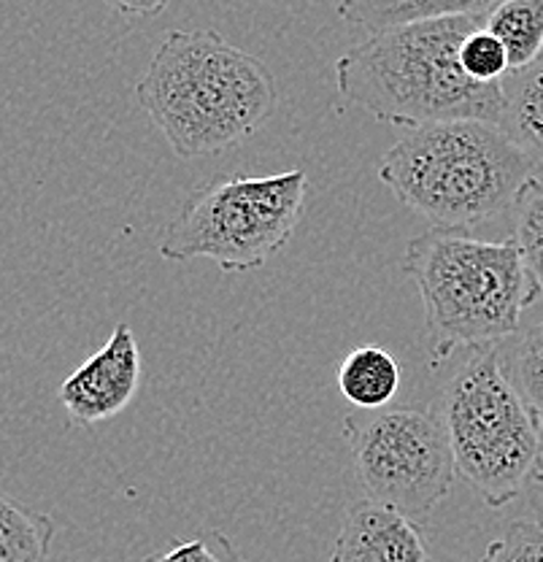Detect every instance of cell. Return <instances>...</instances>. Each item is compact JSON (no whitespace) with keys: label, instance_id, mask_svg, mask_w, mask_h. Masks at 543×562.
I'll return each mask as SVG.
<instances>
[{"label":"cell","instance_id":"7c38bea8","mask_svg":"<svg viewBox=\"0 0 543 562\" xmlns=\"http://www.w3.org/2000/svg\"><path fill=\"white\" fill-rule=\"evenodd\" d=\"M500 127L530 157L543 184V55L533 66L511 70L504 79Z\"/></svg>","mask_w":543,"mask_h":562},{"label":"cell","instance_id":"4fadbf2b","mask_svg":"<svg viewBox=\"0 0 543 562\" xmlns=\"http://www.w3.org/2000/svg\"><path fill=\"white\" fill-rule=\"evenodd\" d=\"M484 27L506 46L508 66L522 70L543 55V0H500Z\"/></svg>","mask_w":543,"mask_h":562},{"label":"cell","instance_id":"2e32d148","mask_svg":"<svg viewBox=\"0 0 543 562\" xmlns=\"http://www.w3.org/2000/svg\"><path fill=\"white\" fill-rule=\"evenodd\" d=\"M460 63H463L465 74L478 85H504L506 76L511 74L506 46L484 27V22L465 38L463 49H460Z\"/></svg>","mask_w":543,"mask_h":562},{"label":"cell","instance_id":"ac0fdd59","mask_svg":"<svg viewBox=\"0 0 543 562\" xmlns=\"http://www.w3.org/2000/svg\"><path fill=\"white\" fill-rule=\"evenodd\" d=\"M478 562H543V517L508 525Z\"/></svg>","mask_w":543,"mask_h":562},{"label":"cell","instance_id":"52a82bcc","mask_svg":"<svg viewBox=\"0 0 543 562\" xmlns=\"http://www.w3.org/2000/svg\"><path fill=\"white\" fill-rule=\"evenodd\" d=\"M354 473L371 501L425 522L452 492L457 465L438 412L387 406L343 419Z\"/></svg>","mask_w":543,"mask_h":562},{"label":"cell","instance_id":"3957f363","mask_svg":"<svg viewBox=\"0 0 543 562\" xmlns=\"http://www.w3.org/2000/svg\"><path fill=\"white\" fill-rule=\"evenodd\" d=\"M378 179L441 231H471L517 214L541 179L500 125L478 120L417 127L389 146Z\"/></svg>","mask_w":543,"mask_h":562},{"label":"cell","instance_id":"30bf717a","mask_svg":"<svg viewBox=\"0 0 543 562\" xmlns=\"http://www.w3.org/2000/svg\"><path fill=\"white\" fill-rule=\"evenodd\" d=\"M498 3L500 0H343L338 14L367 35H378L449 16H487Z\"/></svg>","mask_w":543,"mask_h":562},{"label":"cell","instance_id":"ba28073f","mask_svg":"<svg viewBox=\"0 0 543 562\" xmlns=\"http://www.w3.org/2000/svg\"><path fill=\"white\" fill-rule=\"evenodd\" d=\"M142 376L144 366L136 333L120 322L109 341L60 384L57 401L73 425H101L120 417L131 406L142 386Z\"/></svg>","mask_w":543,"mask_h":562},{"label":"cell","instance_id":"277c9868","mask_svg":"<svg viewBox=\"0 0 543 562\" xmlns=\"http://www.w3.org/2000/svg\"><path fill=\"white\" fill-rule=\"evenodd\" d=\"M403 273L422 297L435 366L457 349L500 347L519 336L524 312L543 295L513 238L484 241L468 231L419 233L403 251Z\"/></svg>","mask_w":543,"mask_h":562},{"label":"cell","instance_id":"d6986e66","mask_svg":"<svg viewBox=\"0 0 543 562\" xmlns=\"http://www.w3.org/2000/svg\"><path fill=\"white\" fill-rule=\"evenodd\" d=\"M144 562H247V558L225 532L206 530L192 538H181L171 549L149 554Z\"/></svg>","mask_w":543,"mask_h":562},{"label":"cell","instance_id":"ffe728a7","mask_svg":"<svg viewBox=\"0 0 543 562\" xmlns=\"http://www.w3.org/2000/svg\"><path fill=\"white\" fill-rule=\"evenodd\" d=\"M106 3L114 5V9L125 16H155L160 14L171 0H106Z\"/></svg>","mask_w":543,"mask_h":562},{"label":"cell","instance_id":"8fae6325","mask_svg":"<svg viewBox=\"0 0 543 562\" xmlns=\"http://www.w3.org/2000/svg\"><path fill=\"white\" fill-rule=\"evenodd\" d=\"M400 382V362L395 360L393 351L376 344H362L352 349L338 366V390L343 401L360 412L393 406Z\"/></svg>","mask_w":543,"mask_h":562},{"label":"cell","instance_id":"8992f818","mask_svg":"<svg viewBox=\"0 0 543 562\" xmlns=\"http://www.w3.org/2000/svg\"><path fill=\"white\" fill-rule=\"evenodd\" d=\"M308 176H227L212 181L162 227L157 251L166 260H212L225 273H247L284 249L301 225Z\"/></svg>","mask_w":543,"mask_h":562},{"label":"cell","instance_id":"44dd1931","mask_svg":"<svg viewBox=\"0 0 543 562\" xmlns=\"http://www.w3.org/2000/svg\"><path fill=\"white\" fill-rule=\"evenodd\" d=\"M533 492H535V506H539V512L543 517V471L539 473V479L533 482Z\"/></svg>","mask_w":543,"mask_h":562},{"label":"cell","instance_id":"e0dca14e","mask_svg":"<svg viewBox=\"0 0 543 562\" xmlns=\"http://www.w3.org/2000/svg\"><path fill=\"white\" fill-rule=\"evenodd\" d=\"M513 241H517L530 277L543 292V187L530 192L513 214Z\"/></svg>","mask_w":543,"mask_h":562},{"label":"cell","instance_id":"7a4b0ae2","mask_svg":"<svg viewBox=\"0 0 543 562\" xmlns=\"http://www.w3.org/2000/svg\"><path fill=\"white\" fill-rule=\"evenodd\" d=\"M484 16H449L367 35L336 63L338 95L378 122L417 127L478 120L500 125L504 85H478L460 49Z\"/></svg>","mask_w":543,"mask_h":562},{"label":"cell","instance_id":"5b68a950","mask_svg":"<svg viewBox=\"0 0 543 562\" xmlns=\"http://www.w3.org/2000/svg\"><path fill=\"white\" fill-rule=\"evenodd\" d=\"M435 412L446 427L457 476L489 508L508 506L535 482L541 432L498 347L471 351L443 386Z\"/></svg>","mask_w":543,"mask_h":562},{"label":"cell","instance_id":"9a60e30c","mask_svg":"<svg viewBox=\"0 0 543 562\" xmlns=\"http://www.w3.org/2000/svg\"><path fill=\"white\" fill-rule=\"evenodd\" d=\"M504 362L513 386L519 390L522 401L528 403L530 414H533L535 425H539L543 449V319L524 327L519 336H513V349L504 357Z\"/></svg>","mask_w":543,"mask_h":562},{"label":"cell","instance_id":"6da1fadb","mask_svg":"<svg viewBox=\"0 0 543 562\" xmlns=\"http://www.w3.org/2000/svg\"><path fill=\"white\" fill-rule=\"evenodd\" d=\"M136 101L181 160L227 151L273 116L271 70L217 31H171L136 85Z\"/></svg>","mask_w":543,"mask_h":562},{"label":"cell","instance_id":"9c48e42d","mask_svg":"<svg viewBox=\"0 0 543 562\" xmlns=\"http://www.w3.org/2000/svg\"><path fill=\"white\" fill-rule=\"evenodd\" d=\"M330 562H430V558L414 519L362 497L343 514Z\"/></svg>","mask_w":543,"mask_h":562},{"label":"cell","instance_id":"5bb4252c","mask_svg":"<svg viewBox=\"0 0 543 562\" xmlns=\"http://www.w3.org/2000/svg\"><path fill=\"white\" fill-rule=\"evenodd\" d=\"M55 532L49 514L0 492V562H49Z\"/></svg>","mask_w":543,"mask_h":562}]
</instances>
